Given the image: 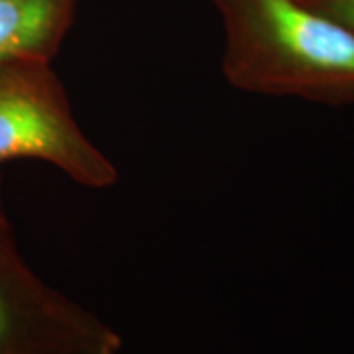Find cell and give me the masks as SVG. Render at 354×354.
Instances as JSON below:
<instances>
[{"mask_svg":"<svg viewBox=\"0 0 354 354\" xmlns=\"http://www.w3.org/2000/svg\"><path fill=\"white\" fill-rule=\"evenodd\" d=\"M225 26L223 73L262 95L354 102V32L299 0H213Z\"/></svg>","mask_w":354,"mask_h":354,"instance_id":"6da1fadb","label":"cell"},{"mask_svg":"<svg viewBox=\"0 0 354 354\" xmlns=\"http://www.w3.org/2000/svg\"><path fill=\"white\" fill-rule=\"evenodd\" d=\"M14 160L46 162L91 189L118 181L113 162L79 127L48 62L0 65V165Z\"/></svg>","mask_w":354,"mask_h":354,"instance_id":"7a4b0ae2","label":"cell"},{"mask_svg":"<svg viewBox=\"0 0 354 354\" xmlns=\"http://www.w3.org/2000/svg\"><path fill=\"white\" fill-rule=\"evenodd\" d=\"M118 337L46 286L14 241L0 195V354H116Z\"/></svg>","mask_w":354,"mask_h":354,"instance_id":"3957f363","label":"cell"},{"mask_svg":"<svg viewBox=\"0 0 354 354\" xmlns=\"http://www.w3.org/2000/svg\"><path fill=\"white\" fill-rule=\"evenodd\" d=\"M75 0H0V65L48 62L62 48Z\"/></svg>","mask_w":354,"mask_h":354,"instance_id":"277c9868","label":"cell"},{"mask_svg":"<svg viewBox=\"0 0 354 354\" xmlns=\"http://www.w3.org/2000/svg\"><path fill=\"white\" fill-rule=\"evenodd\" d=\"M299 2L354 32V0H299Z\"/></svg>","mask_w":354,"mask_h":354,"instance_id":"5b68a950","label":"cell"}]
</instances>
